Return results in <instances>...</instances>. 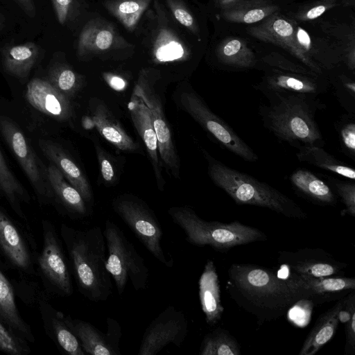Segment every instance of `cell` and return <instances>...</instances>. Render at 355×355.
Segmentation results:
<instances>
[{"instance_id": "obj_1", "label": "cell", "mask_w": 355, "mask_h": 355, "mask_svg": "<svg viewBox=\"0 0 355 355\" xmlns=\"http://www.w3.org/2000/svg\"><path fill=\"white\" fill-rule=\"evenodd\" d=\"M225 290L259 324L279 319L301 301L313 303L312 292L297 274L280 278L272 269L251 263L230 265Z\"/></svg>"}, {"instance_id": "obj_2", "label": "cell", "mask_w": 355, "mask_h": 355, "mask_svg": "<svg viewBox=\"0 0 355 355\" xmlns=\"http://www.w3.org/2000/svg\"><path fill=\"white\" fill-rule=\"evenodd\" d=\"M266 98L268 104H261L258 113L263 127L279 141L297 149L306 145L324 146L315 115L326 105L318 96L276 94Z\"/></svg>"}, {"instance_id": "obj_3", "label": "cell", "mask_w": 355, "mask_h": 355, "mask_svg": "<svg viewBox=\"0 0 355 355\" xmlns=\"http://www.w3.org/2000/svg\"><path fill=\"white\" fill-rule=\"evenodd\" d=\"M61 235L80 293L94 302L106 301L112 293V284L105 266L106 243L101 228L77 230L62 224Z\"/></svg>"}, {"instance_id": "obj_4", "label": "cell", "mask_w": 355, "mask_h": 355, "mask_svg": "<svg viewBox=\"0 0 355 355\" xmlns=\"http://www.w3.org/2000/svg\"><path fill=\"white\" fill-rule=\"evenodd\" d=\"M208 175L237 205L269 209L285 217L305 219L306 212L293 199L271 185L230 168L203 150Z\"/></svg>"}, {"instance_id": "obj_5", "label": "cell", "mask_w": 355, "mask_h": 355, "mask_svg": "<svg viewBox=\"0 0 355 355\" xmlns=\"http://www.w3.org/2000/svg\"><path fill=\"white\" fill-rule=\"evenodd\" d=\"M168 214L184 231L187 241L196 246H210L225 252L236 246L267 240L266 234L256 227L237 220L230 223L205 220L189 206L172 207Z\"/></svg>"}, {"instance_id": "obj_6", "label": "cell", "mask_w": 355, "mask_h": 355, "mask_svg": "<svg viewBox=\"0 0 355 355\" xmlns=\"http://www.w3.org/2000/svg\"><path fill=\"white\" fill-rule=\"evenodd\" d=\"M103 234L107 249L105 266L114 279L118 294L123 295L128 282L136 291L146 289L149 279L148 267L123 230L107 219Z\"/></svg>"}, {"instance_id": "obj_7", "label": "cell", "mask_w": 355, "mask_h": 355, "mask_svg": "<svg viewBox=\"0 0 355 355\" xmlns=\"http://www.w3.org/2000/svg\"><path fill=\"white\" fill-rule=\"evenodd\" d=\"M112 206L146 250L162 264L172 267L173 259L164 252L163 231L154 211L144 201L129 194L117 196Z\"/></svg>"}, {"instance_id": "obj_8", "label": "cell", "mask_w": 355, "mask_h": 355, "mask_svg": "<svg viewBox=\"0 0 355 355\" xmlns=\"http://www.w3.org/2000/svg\"><path fill=\"white\" fill-rule=\"evenodd\" d=\"M180 104L218 145L248 162L259 160L257 153L223 119L214 113L193 89H187L180 96Z\"/></svg>"}, {"instance_id": "obj_9", "label": "cell", "mask_w": 355, "mask_h": 355, "mask_svg": "<svg viewBox=\"0 0 355 355\" xmlns=\"http://www.w3.org/2000/svg\"><path fill=\"white\" fill-rule=\"evenodd\" d=\"M134 90L139 94L150 111L158 141L159 153L162 165L168 174L175 178H180V159L165 117L162 101L147 72L144 71L141 72Z\"/></svg>"}, {"instance_id": "obj_10", "label": "cell", "mask_w": 355, "mask_h": 355, "mask_svg": "<svg viewBox=\"0 0 355 355\" xmlns=\"http://www.w3.org/2000/svg\"><path fill=\"white\" fill-rule=\"evenodd\" d=\"M189 331L184 313L168 306L146 328L139 348V355H155L173 344L180 347Z\"/></svg>"}, {"instance_id": "obj_11", "label": "cell", "mask_w": 355, "mask_h": 355, "mask_svg": "<svg viewBox=\"0 0 355 355\" xmlns=\"http://www.w3.org/2000/svg\"><path fill=\"white\" fill-rule=\"evenodd\" d=\"M330 84L327 76L272 69L253 87L265 98L276 94H305L315 96L326 93Z\"/></svg>"}, {"instance_id": "obj_12", "label": "cell", "mask_w": 355, "mask_h": 355, "mask_svg": "<svg viewBox=\"0 0 355 355\" xmlns=\"http://www.w3.org/2000/svg\"><path fill=\"white\" fill-rule=\"evenodd\" d=\"M43 248L38 258L41 272L57 293H73L71 274L60 241L52 225H43Z\"/></svg>"}, {"instance_id": "obj_13", "label": "cell", "mask_w": 355, "mask_h": 355, "mask_svg": "<svg viewBox=\"0 0 355 355\" xmlns=\"http://www.w3.org/2000/svg\"><path fill=\"white\" fill-rule=\"evenodd\" d=\"M278 260L291 272L313 277L343 276L347 264L321 248H305L279 252Z\"/></svg>"}, {"instance_id": "obj_14", "label": "cell", "mask_w": 355, "mask_h": 355, "mask_svg": "<svg viewBox=\"0 0 355 355\" xmlns=\"http://www.w3.org/2000/svg\"><path fill=\"white\" fill-rule=\"evenodd\" d=\"M249 32L259 40L281 46L301 61L311 71L324 74L320 67L298 44L296 29L293 25L276 12L263 19L260 24L251 28Z\"/></svg>"}, {"instance_id": "obj_15", "label": "cell", "mask_w": 355, "mask_h": 355, "mask_svg": "<svg viewBox=\"0 0 355 355\" xmlns=\"http://www.w3.org/2000/svg\"><path fill=\"white\" fill-rule=\"evenodd\" d=\"M64 320L78 338L86 354L121 355L119 343L121 327L114 318L106 320L107 331L102 332L92 323L64 315Z\"/></svg>"}, {"instance_id": "obj_16", "label": "cell", "mask_w": 355, "mask_h": 355, "mask_svg": "<svg viewBox=\"0 0 355 355\" xmlns=\"http://www.w3.org/2000/svg\"><path fill=\"white\" fill-rule=\"evenodd\" d=\"M128 108L132 121L146 146L157 188L162 191L166 183L162 175V163L159 157L157 135L152 123L150 111L134 89Z\"/></svg>"}, {"instance_id": "obj_17", "label": "cell", "mask_w": 355, "mask_h": 355, "mask_svg": "<svg viewBox=\"0 0 355 355\" xmlns=\"http://www.w3.org/2000/svg\"><path fill=\"white\" fill-rule=\"evenodd\" d=\"M26 98L34 108L55 119L65 121L71 116L69 100L49 80H31L27 85Z\"/></svg>"}, {"instance_id": "obj_18", "label": "cell", "mask_w": 355, "mask_h": 355, "mask_svg": "<svg viewBox=\"0 0 355 355\" xmlns=\"http://www.w3.org/2000/svg\"><path fill=\"white\" fill-rule=\"evenodd\" d=\"M0 130L37 191L47 197L52 193L44 184L33 153L22 132L6 117L0 116Z\"/></svg>"}, {"instance_id": "obj_19", "label": "cell", "mask_w": 355, "mask_h": 355, "mask_svg": "<svg viewBox=\"0 0 355 355\" xmlns=\"http://www.w3.org/2000/svg\"><path fill=\"white\" fill-rule=\"evenodd\" d=\"M219 283L215 264L212 260L208 259L199 278L198 293L205 322L209 326L216 325L224 312Z\"/></svg>"}, {"instance_id": "obj_20", "label": "cell", "mask_w": 355, "mask_h": 355, "mask_svg": "<svg viewBox=\"0 0 355 355\" xmlns=\"http://www.w3.org/2000/svg\"><path fill=\"white\" fill-rule=\"evenodd\" d=\"M294 191L309 202L320 206H334L337 202L333 189L318 175L306 168H297L289 177Z\"/></svg>"}, {"instance_id": "obj_21", "label": "cell", "mask_w": 355, "mask_h": 355, "mask_svg": "<svg viewBox=\"0 0 355 355\" xmlns=\"http://www.w3.org/2000/svg\"><path fill=\"white\" fill-rule=\"evenodd\" d=\"M91 120L98 133L115 148L125 152H135L138 144L129 136L107 106L96 103L92 110Z\"/></svg>"}, {"instance_id": "obj_22", "label": "cell", "mask_w": 355, "mask_h": 355, "mask_svg": "<svg viewBox=\"0 0 355 355\" xmlns=\"http://www.w3.org/2000/svg\"><path fill=\"white\" fill-rule=\"evenodd\" d=\"M347 295L338 299L333 306L320 315L306 337L299 355H315L333 338L340 322L338 314L346 303Z\"/></svg>"}, {"instance_id": "obj_23", "label": "cell", "mask_w": 355, "mask_h": 355, "mask_svg": "<svg viewBox=\"0 0 355 355\" xmlns=\"http://www.w3.org/2000/svg\"><path fill=\"white\" fill-rule=\"evenodd\" d=\"M40 146L44 154L60 170L64 178L80 193L85 202H93V193L85 174L77 164L57 144L42 141Z\"/></svg>"}, {"instance_id": "obj_24", "label": "cell", "mask_w": 355, "mask_h": 355, "mask_svg": "<svg viewBox=\"0 0 355 355\" xmlns=\"http://www.w3.org/2000/svg\"><path fill=\"white\" fill-rule=\"evenodd\" d=\"M0 248L16 267L27 271L31 266L26 243L10 218L0 210Z\"/></svg>"}, {"instance_id": "obj_25", "label": "cell", "mask_w": 355, "mask_h": 355, "mask_svg": "<svg viewBox=\"0 0 355 355\" xmlns=\"http://www.w3.org/2000/svg\"><path fill=\"white\" fill-rule=\"evenodd\" d=\"M0 322L19 338L33 341L30 327L18 311L12 285L1 270Z\"/></svg>"}, {"instance_id": "obj_26", "label": "cell", "mask_w": 355, "mask_h": 355, "mask_svg": "<svg viewBox=\"0 0 355 355\" xmlns=\"http://www.w3.org/2000/svg\"><path fill=\"white\" fill-rule=\"evenodd\" d=\"M313 295V303L318 304L329 300L340 299L355 290V279L343 276L313 277L297 275Z\"/></svg>"}, {"instance_id": "obj_27", "label": "cell", "mask_w": 355, "mask_h": 355, "mask_svg": "<svg viewBox=\"0 0 355 355\" xmlns=\"http://www.w3.org/2000/svg\"><path fill=\"white\" fill-rule=\"evenodd\" d=\"M41 53L40 46L32 42L9 46L3 51V67L8 73L22 79L26 78Z\"/></svg>"}, {"instance_id": "obj_28", "label": "cell", "mask_w": 355, "mask_h": 355, "mask_svg": "<svg viewBox=\"0 0 355 355\" xmlns=\"http://www.w3.org/2000/svg\"><path fill=\"white\" fill-rule=\"evenodd\" d=\"M47 177L53 191L72 216L81 218L87 216L86 202L80 193L65 180L62 173L55 165H50L48 167Z\"/></svg>"}, {"instance_id": "obj_29", "label": "cell", "mask_w": 355, "mask_h": 355, "mask_svg": "<svg viewBox=\"0 0 355 355\" xmlns=\"http://www.w3.org/2000/svg\"><path fill=\"white\" fill-rule=\"evenodd\" d=\"M41 310L47 316V327L58 346L69 355H85L78 338L67 324L64 314L49 304L43 305Z\"/></svg>"}, {"instance_id": "obj_30", "label": "cell", "mask_w": 355, "mask_h": 355, "mask_svg": "<svg viewBox=\"0 0 355 355\" xmlns=\"http://www.w3.org/2000/svg\"><path fill=\"white\" fill-rule=\"evenodd\" d=\"M216 56L221 64L234 69H250L257 64L253 51L237 37L225 39L217 48Z\"/></svg>"}, {"instance_id": "obj_31", "label": "cell", "mask_w": 355, "mask_h": 355, "mask_svg": "<svg viewBox=\"0 0 355 355\" xmlns=\"http://www.w3.org/2000/svg\"><path fill=\"white\" fill-rule=\"evenodd\" d=\"M295 155L300 162L308 163L352 181L355 180L354 168L337 159L325 151L323 147L313 145L302 146L297 148Z\"/></svg>"}, {"instance_id": "obj_32", "label": "cell", "mask_w": 355, "mask_h": 355, "mask_svg": "<svg viewBox=\"0 0 355 355\" xmlns=\"http://www.w3.org/2000/svg\"><path fill=\"white\" fill-rule=\"evenodd\" d=\"M278 9L275 5L259 0H241L222 8V16L230 22L253 24L263 21Z\"/></svg>"}, {"instance_id": "obj_33", "label": "cell", "mask_w": 355, "mask_h": 355, "mask_svg": "<svg viewBox=\"0 0 355 355\" xmlns=\"http://www.w3.org/2000/svg\"><path fill=\"white\" fill-rule=\"evenodd\" d=\"M114 39L113 30L98 22L88 24L82 31L78 44V53L83 56L105 51L111 47Z\"/></svg>"}, {"instance_id": "obj_34", "label": "cell", "mask_w": 355, "mask_h": 355, "mask_svg": "<svg viewBox=\"0 0 355 355\" xmlns=\"http://www.w3.org/2000/svg\"><path fill=\"white\" fill-rule=\"evenodd\" d=\"M200 355H240L241 346L227 330L218 327L205 336L200 347Z\"/></svg>"}, {"instance_id": "obj_35", "label": "cell", "mask_w": 355, "mask_h": 355, "mask_svg": "<svg viewBox=\"0 0 355 355\" xmlns=\"http://www.w3.org/2000/svg\"><path fill=\"white\" fill-rule=\"evenodd\" d=\"M150 0H120L108 6L110 12L128 30H133Z\"/></svg>"}, {"instance_id": "obj_36", "label": "cell", "mask_w": 355, "mask_h": 355, "mask_svg": "<svg viewBox=\"0 0 355 355\" xmlns=\"http://www.w3.org/2000/svg\"><path fill=\"white\" fill-rule=\"evenodd\" d=\"M0 184L12 208L17 214L25 219L20 208L19 200L27 197L23 187L12 175L0 151Z\"/></svg>"}, {"instance_id": "obj_37", "label": "cell", "mask_w": 355, "mask_h": 355, "mask_svg": "<svg viewBox=\"0 0 355 355\" xmlns=\"http://www.w3.org/2000/svg\"><path fill=\"white\" fill-rule=\"evenodd\" d=\"M330 86L340 106L347 113L355 114V81L349 76L341 74L336 78L328 77Z\"/></svg>"}, {"instance_id": "obj_38", "label": "cell", "mask_w": 355, "mask_h": 355, "mask_svg": "<svg viewBox=\"0 0 355 355\" xmlns=\"http://www.w3.org/2000/svg\"><path fill=\"white\" fill-rule=\"evenodd\" d=\"M155 55L159 61H171L184 58L185 49L180 42L170 32L159 33L155 44Z\"/></svg>"}, {"instance_id": "obj_39", "label": "cell", "mask_w": 355, "mask_h": 355, "mask_svg": "<svg viewBox=\"0 0 355 355\" xmlns=\"http://www.w3.org/2000/svg\"><path fill=\"white\" fill-rule=\"evenodd\" d=\"M340 149L347 157L355 160V114L347 113L336 123Z\"/></svg>"}, {"instance_id": "obj_40", "label": "cell", "mask_w": 355, "mask_h": 355, "mask_svg": "<svg viewBox=\"0 0 355 355\" xmlns=\"http://www.w3.org/2000/svg\"><path fill=\"white\" fill-rule=\"evenodd\" d=\"M327 179V182L333 189L345 208L342 211V215L348 214L355 217V184L352 182H346L338 180L330 175L320 174Z\"/></svg>"}, {"instance_id": "obj_41", "label": "cell", "mask_w": 355, "mask_h": 355, "mask_svg": "<svg viewBox=\"0 0 355 355\" xmlns=\"http://www.w3.org/2000/svg\"><path fill=\"white\" fill-rule=\"evenodd\" d=\"M50 83L63 94L74 92L78 86L77 74L65 66H56L49 72Z\"/></svg>"}, {"instance_id": "obj_42", "label": "cell", "mask_w": 355, "mask_h": 355, "mask_svg": "<svg viewBox=\"0 0 355 355\" xmlns=\"http://www.w3.org/2000/svg\"><path fill=\"white\" fill-rule=\"evenodd\" d=\"M23 340L0 322V350L12 355H21L28 352Z\"/></svg>"}, {"instance_id": "obj_43", "label": "cell", "mask_w": 355, "mask_h": 355, "mask_svg": "<svg viewBox=\"0 0 355 355\" xmlns=\"http://www.w3.org/2000/svg\"><path fill=\"white\" fill-rule=\"evenodd\" d=\"M168 5L175 18L184 26L194 33H197V26L191 14L183 5L174 0H168Z\"/></svg>"}, {"instance_id": "obj_44", "label": "cell", "mask_w": 355, "mask_h": 355, "mask_svg": "<svg viewBox=\"0 0 355 355\" xmlns=\"http://www.w3.org/2000/svg\"><path fill=\"white\" fill-rule=\"evenodd\" d=\"M56 18L64 25L73 14L74 0H51Z\"/></svg>"}, {"instance_id": "obj_45", "label": "cell", "mask_w": 355, "mask_h": 355, "mask_svg": "<svg viewBox=\"0 0 355 355\" xmlns=\"http://www.w3.org/2000/svg\"><path fill=\"white\" fill-rule=\"evenodd\" d=\"M96 155L99 162L102 178L107 184H113L115 180V171L112 164L103 150L96 146Z\"/></svg>"}, {"instance_id": "obj_46", "label": "cell", "mask_w": 355, "mask_h": 355, "mask_svg": "<svg viewBox=\"0 0 355 355\" xmlns=\"http://www.w3.org/2000/svg\"><path fill=\"white\" fill-rule=\"evenodd\" d=\"M345 354L354 355L355 354V313L345 323Z\"/></svg>"}, {"instance_id": "obj_47", "label": "cell", "mask_w": 355, "mask_h": 355, "mask_svg": "<svg viewBox=\"0 0 355 355\" xmlns=\"http://www.w3.org/2000/svg\"><path fill=\"white\" fill-rule=\"evenodd\" d=\"M296 38L300 46L309 55V51L311 49V40L308 34L300 27L296 29Z\"/></svg>"}, {"instance_id": "obj_48", "label": "cell", "mask_w": 355, "mask_h": 355, "mask_svg": "<svg viewBox=\"0 0 355 355\" xmlns=\"http://www.w3.org/2000/svg\"><path fill=\"white\" fill-rule=\"evenodd\" d=\"M327 8L328 7L326 5L322 4L314 6L307 10V12L301 17V19L304 20H312L316 19L322 15L327 9Z\"/></svg>"}, {"instance_id": "obj_49", "label": "cell", "mask_w": 355, "mask_h": 355, "mask_svg": "<svg viewBox=\"0 0 355 355\" xmlns=\"http://www.w3.org/2000/svg\"><path fill=\"white\" fill-rule=\"evenodd\" d=\"M24 12L30 17H34L36 15V8L33 0H15Z\"/></svg>"}, {"instance_id": "obj_50", "label": "cell", "mask_w": 355, "mask_h": 355, "mask_svg": "<svg viewBox=\"0 0 355 355\" xmlns=\"http://www.w3.org/2000/svg\"><path fill=\"white\" fill-rule=\"evenodd\" d=\"M106 79L111 87L117 90L123 89L125 85V81L120 77L116 76L107 75Z\"/></svg>"}, {"instance_id": "obj_51", "label": "cell", "mask_w": 355, "mask_h": 355, "mask_svg": "<svg viewBox=\"0 0 355 355\" xmlns=\"http://www.w3.org/2000/svg\"><path fill=\"white\" fill-rule=\"evenodd\" d=\"M214 1L218 7L223 8L225 7H227V6H228L236 1H241V0H214Z\"/></svg>"}, {"instance_id": "obj_52", "label": "cell", "mask_w": 355, "mask_h": 355, "mask_svg": "<svg viewBox=\"0 0 355 355\" xmlns=\"http://www.w3.org/2000/svg\"><path fill=\"white\" fill-rule=\"evenodd\" d=\"M3 26V21H2L1 17L0 16V30L2 29Z\"/></svg>"}, {"instance_id": "obj_53", "label": "cell", "mask_w": 355, "mask_h": 355, "mask_svg": "<svg viewBox=\"0 0 355 355\" xmlns=\"http://www.w3.org/2000/svg\"><path fill=\"white\" fill-rule=\"evenodd\" d=\"M0 187H1V184H0Z\"/></svg>"}]
</instances>
